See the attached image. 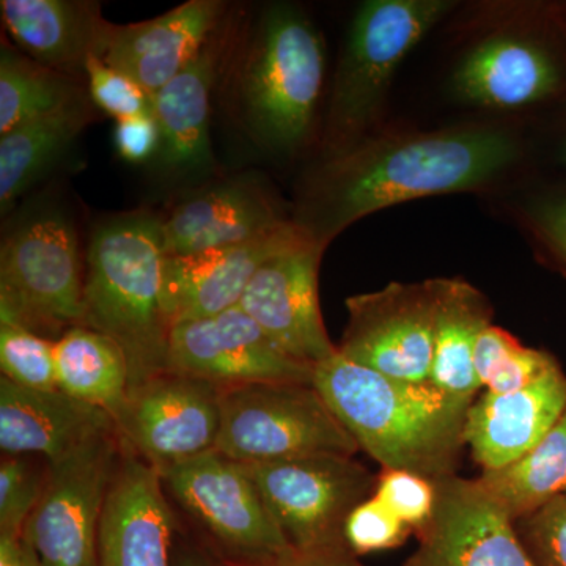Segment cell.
<instances>
[{
	"instance_id": "37",
	"label": "cell",
	"mask_w": 566,
	"mask_h": 566,
	"mask_svg": "<svg viewBox=\"0 0 566 566\" xmlns=\"http://www.w3.org/2000/svg\"><path fill=\"white\" fill-rule=\"evenodd\" d=\"M516 528L536 566H566V494L516 521Z\"/></svg>"
},
{
	"instance_id": "13",
	"label": "cell",
	"mask_w": 566,
	"mask_h": 566,
	"mask_svg": "<svg viewBox=\"0 0 566 566\" xmlns=\"http://www.w3.org/2000/svg\"><path fill=\"white\" fill-rule=\"evenodd\" d=\"M167 371L202 379L222 390L314 379V368L281 352L240 305L207 318L174 324Z\"/></svg>"
},
{
	"instance_id": "26",
	"label": "cell",
	"mask_w": 566,
	"mask_h": 566,
	"mask_svg": "<svg viewBox=\"0 0 566 566\" xmlns=\"http://www.w3.org/2000/svg\"><path fill=\"white\" fill-rule=\"evenodd\" d=\"M92 102L22 123L0 136V207L6 214L95 120Z\"/></svg>"
},
{
	"instance_id": "43",
	"label": "cell",
	"mask_w": 566,
	"mask_h": 566,
	"mask_svg": "<svg viewBox=\"0 0 566 566\" xmlns=\"http://www.w3.org/2000/svg\"><path fill=\"white\" fill-rule=\"evenodd\" d=\"M28 566H40L36 560L35 554L32 553L31 547L28 546Z\"/></svg>"
},
{
	"instance_id": "39",
	"label": "cell",
	"mask_w": 566,
	"mask_h": 566,
	"mask_svg": "<svg viewBox=\"0 0 566 566\" xmlns=\"http://www.w3.org/2000/svg\"><path fill=\"white\" fill-rule=\"evenodd\" d=\"M263 566H365L348 547L329 549L292 551L277 560Z\"/></svg>"
},
{
	"instance_id": "18",
	"label": "cell",
	"mask_w": 566,
	"mask_h": 566,
	"mask_svg": "<svg viewBox=\"0 0 566 566\" xmlns=\"http://www.w3.org/2000/svg\"><path fill=\"white\" fill-rule=\"evenodd\" d=\"M243 22L241 14L230 10L199 54L153 95L163 134L158 158L170 172H207L214 166L210 139L212 98L221 88Z\"/></svg>"
},
{
	"instance_id": "32",
	"label": "cell",
	"mask_w": 566,
	"mask_h": 566,
	"mask_svg": "<svg viewBox=\"0 0 566 566\" xmlns=\"http://www.w3.org/2000/svg\"><path fill=\"white\" fill-rule=\"evenodd\" d=\"M523 223L539 260L566 277V181L536 192L523 208Z\"/></svg>"
},
{
	"instance_id": "20",
	"label": "cell",
	"mask_w": 566,
	"mask_h": 566,
	"mask_svg": "<svg viewBox=\"0 0 566 566\" xmlns=\"http://www.w3.org/2000/svg\"><path fill=\"white\" fill-rule=\"evenodd\" d=\"M290 221L259 178L238 175L182 197L161 216L166 256L193 255L255 240Z\"/></svg>"
},
{
	"instance_id": "23",
	"label": "cell",
	"mask_w": 566,
	"mask_h": 566,
	"mask_svg": "<svg viewBox=\"0 0 566 566\" xmlns=\"http://www.w3.org/2000/svg\"><path fill=\"white\" fill-rule=\"evenodd\" d=\"M230 10L221 0H189L153 20L117 25L103 61L155 95L199 54Z\"/></svg>"
},
{
	"instance_id": "9",
	"label": "cell",
	"mask_w": 566,
	"mask_h": 566,
	"mask_svg": "<svg viewBox=\"0 0 566 566\" xmlns=\"http://www.w3.org/2000/svg\"><path fill=\"white\" fill-rule=\"evenodd\" d=\"M120 457L114 430L48 463L43 493L22 532L40 566H99V524Z\"/></svg>"
},
{
	"instance_id": "15",
	"label": "cell",
	"mask_w": 566,
	"mask_h": 566,
	"mask_svg": "<svg viewBox=\"0 0 566 566\" xmlns=\"http://www.w3.org/2000/svg\"><path fill=\"white\" fill-rule=\"evenodd\" d=\"M323 253L315 241L279 253L256 271L238 304L281 352L312 368L337 353L319 307Z\"/></svg>"
},
{
	"instance_id": "33",
	"label": "cell",
	"mask_w": 566,
	"mask_h": 566,
	"mask_svg": "<svg viewBox=\"0 0 566 566\" xmlns=\"http://www.w3.org/2000/svg\"><path fill=\"white\" fill-rule=\"evenodd\" d=\"M48 463L6 457L0 464V534L22 536L46 482Z\"/></svg>"
},
{
	"instance_id": "2",
	"label": "cell",
	"mask_w": 566,
	"mask_h": 566,
	"mask_svg": "<svg viewBox=\"0 0 566 566\" xmlns=\"http://www.w3.org/2000/svg\"><path fill=\"white\" fill-rule=\"evenodd\" d=\"M312 382L359 449L382 469L433 482L457 475L474 401L450 397L430 381L378 374L338 352L316 365Z\"/></svg>"
},
{
	"instance_id": "41",
	"label": "cell",
	"mask_w": 566,
	"mask_h": 566,
	"mask_svg": "<svg viewBox=\"0 0 566 566\" xmlns=\"http://www.w3.org/2000/svg\"><path fill=\"white\" fill-rule=\"evenodd\" d=\"M0 566H28V545L22 536L0 534Z\"/></svg>"
},
{
	"instance_id": "31",
	"label": "cell",
	"mask_w": 566,
	"mask_h": 566,
	"mask_svg": "<svg viewBox=\"0 0 566 566\" xmlns=\"http://www.w3.org/2000/svg\"><path fill=\"white\" fill-rule=\"evenodd\" d=\"M55 342L14 324L0 323V368L3 378L33 390H55Z\"/></svg>"
},
{
	"instance_id": "44",
	"label": "cell",
	"mask_w": 566,
	"mask_h": 566,
	"mask_svg": "<svg viewBox=\"0 0 566 566\" xmlns=\"http://www.w3.org/2000/svg\"><path fill=\"white\" fill-rule=\"evenodd\" d=\"M565 494H566V491H565Z\"/></svg>"
},
{
	"instance_id": "8",
	"label": "cell",
	"mask_w": 566,
	"mask_h": 566,
	"mask_svg": "<svg viewBox=\"0 0 566 566\" xmlns=\"http://www.w3.org/2000/svg\"><path fill=\"white\" fill-rule=\"evenodd\" d=\"M159 475L223 566H263L292 553L244 464L212 450Z\"/></svg>"
},
{
	"instance_id": "14",
	"label": "cell",
	"mask_w": 566,
	"mask_h": 566,
	"mask_svg": "<svg viewBox=\"0 0 566 566\" xmlns=\"http://www.w3.org/2000/svg\"><path fill=\"white\" fill-rule=\"evenodd\" d=\"M434 486L433 516L401 566H536L516 521L479 479L450 475Z\"/></svg>"
},
{
	"instance_id": "7",
	"label": "cell",
	"mask_w": 566,
	"mask_h": 566,
	"mask_svg": "<svg viewBox=\"0 0 566 566\" xmlns=\"http://www.w3.org/2000/svg\"><path fill=\"white\" fill-rule=\"evenodd\" d=\"M216 450L241 464H266L360 449L314 382H256L223 390Z\"/></svg>"
},
{
	"instance_id": "3",
	"label": "cell",
	"mask_w": 566,
	"mask_h": 566,
	"mask_svg": "<svg viewBox=\"0 0 566 566\" xmlns=\"http://www.w3.org/2000/svg\"><path fill=\"white\" fill-rule=\"evenodd\" d=\"M324 73L326 52L314 22L296 7L273 3L243 22L223 73V98L256 147L292 155L314 133Z\"/></svg>"
},
{
	"instance_id": "19",
	"label": "cell",
	"mask_w": 566,
	"mask_h": 566,
	"mask_svg": "<svg viewBox=\"0 0 566 566\" xmlns=\"http://www.w3.org/2000/svg\"><path fill=\"white\" fill-rule=\"evenodd\" d=\"M177 534L161 475L122 444L99 524V566H172Z\"/></svg>"
},
{
	"instance_id": "40",
	"label": "cell",
	"mask_w": 566,
	"mask_h": 566,
	"mask_svg": "<svg viewBox=\"0 0 566 566\" xmlns=\"http://www.w3.org/2000/svg\"><path fill=\"white\" fill-rule=\"evenodd\" d=\"M172 566H223L202 543H193L177 534Z\"/></svg>"
},
{
	"instance_id": "36",
	"label": "cell",
	"mask_w": 566,
	"mask_h": 566,
	"mask_svg": "<svg viewBox=\"0 0 566 566\" xmlns=\"http://www.w3.org/2000/svg\"><path fill=\"white\" fill-rule=\"evenodd\" d=\"M409 528L379 499L371 495L353 510L345 523V545L354 556L400 546Z\"/></svg>"
},
{
	"instance_id": "11",
	"label": "cell",
	"mask_w": 566,
	"mask_h": 566,
	"mask_svg": "<svg viewBox=\"0 0 566 566\" xmlns=\"http://www.w3.org/2000/svg\"><path fill=\"white\" fill-rule=\"evenodd\" d=\"M438 297L439 279L392 282L348 297V324L337 352L390 378L430 381Z\"/></svg>"
},
{
	"instance_id": "24",
	"label": "cell",
	"mask_w": 566,
	"mask_h": 566,
	"mask_svg": "<svg viewBox=\"0 0 566 566\" xmlns=\"http://www.w3.org/2000/svg\"><path fill=\"white\" fill-rule=\"evenodd\" d=\"M114 430L103 409L61 389H25L0 376V449L7 457H40L52 463Z\"/></svg>"
},
{
	"instance_id": "28",
	"label": "cell",
	"mask_w": 566,
	"mask_h": 566,
	"mask_svg": "<svg viewBox=\"0 0 566 566\" xmlns=\"http://www.w3.org/2000/svg\"><path fill=\"white\" fill-rule=\"evenodd\" d=\"M92 102L87 81L48 69L2 43L0 50V136L54 112Z\"/></svg>"
},
{
	"instance_id": "27",
	"label": "cell",
	"mask_w": 566,
	"mask_h": 566,
	"mask_svg": "<svg viewBox=\"0 0 566 566\" xmlns=\"http://www.w3.org/2000/svg\"><path fill=\"white\" fill-rule=\"evenodd\" d=\"M54 354L59 389L117 422L132 387L120 346L98 331L76 326L55 342Z\"/></svg>"
},
{
	"instance_id": "17",
	"label": "cell",
	"mask_w": 566,
	"mask_h": 566,
	"mask_svg": "<svg viewBox=\"0 0 566 566\" xmlns=\"http://www.w3.org/2000/svg\"><path fill=\"white\" fill-rule=\"evenodd\" d=\"M312 240L293 219L277 229L229 248L166 256L161 303L170 327L237 307L253 275L268 260Z\"/></svg>"
},
{
	"instance_id": "5",
	"label": "cell",
	"mask_w": 566,
	"mask_h": 566,
	"mask_svg": "<svg viewBox=\"0 0 566 566\" xmlns=\"http://www.w3.org/2000/svg\"><path fill=\"white\" fill-rule=\"evenodd\" d=\"M453 6L447 0H370L360 6L334 77L324 159L344 155L368 139L395 71Z\"/></svg>"
},
{
	"instance_id": "35",
	"label": "cell",
	"mask_w": 566,
	"mask_h": 566,
	"mask_svg": "<svg viewBox=\"0 0 566 566\" xmlns=\"http://www.w3.org/2000/svg\"><path fill=\"white\" fill-rule=\"evenodd\" d=\"M85 71L88 95L96 109L111 115L117 122L136 115L155 114L153 95L102 59L88 61Z\"/></svg>"
},
{
	"instance_id": "30",
	"label": "cell",
	"mask_w": 566,
	"mask_h": 566,
	"mask_svg": "<svg viewBox=\"0 0 566 566\" xmlns=\"http://www.w3.org/2000/svg\"><path fill=\"white\" fill-rule=\"evenodd\" d=\"M557 365L553 354L521 344L515 335L494 324L480 335L474 354L476 378L490 394L515 392Z\"/></svg>"
},
{
	"instance_id": "4",
	"label": "cell",
	"mask_w": 566,
	"mask_h": 566,
	"mask_svg": "<svg viewBox=\"0 0 566 566\" xmlns=\"http://www.w3.org/2000/svg\"><path fill=\"white\" fill-rule=\"evenodd\" d=\"M161 216L136 210L96 223L85 255L82 326L125 353L129 394L167 374L170 327L164 315Z\"/></svg>"
},
{
	"instance_id": "6",
	"label": "cell",
	"mask_w": 566,
	"mask_h": 566,
	"mask_svg": "<svg viewBox=\"0 0 566 566\" xmlns=\"http://www.w3.org/2000/svg\"><path fill=\"white\" fill-rule=\"evenodd\" d=\"M84 277L69 216L57 208L25 216L0 249V323L57 342L82 326Z\"/></svg>"
},
{
	"instance_id": "16",
	"label": "cell",
	"mask_w": 566,
	"mask_h": 566,
	"mask_svg": "<svg viewBox=\"0 0 566 566\" xmlns=\"http://www.w3.org/2000/svg\"><path fill=\"white\" fill-rule=\"evenodd\" d=\"M460 98L490 109L566 102V18L538 36H493L474 48L453 76Z\"/></svg>"
},
{
	"instance_id": "12",
	"label": "cell",
	"mask_w": 566,
	"mask_h": 566,
	"mask_svg": "<svg viewBox=\"0 0 566 566\" xmlns=\"http://www.w3.org/2000/svg\"><path fill=\"white\" fill-rule=\"evenodd\" d=\"M223 390L177 374L156 376L129 394L115 427L122 444L156 471L218 449Z\"/></svg>"
},
{
	"instance_id": "42",
	"label": "cell",
	"mask_w": 566,
	"mask_h": 566,
	"mask_svg": "<svg viewBox=\"0 0 566 566\" xmlns=\"http://www.w3.org/2000/svg\"><path fill=\"white\" fill-rule=\"evenodd\" d=\"M557 161L566 169V129L564 134H562L560 140H558Z\"/></svg>"
},
{
	"instance_id": "1",
	"label": "cell",
	"mask_w": 566,
	"mask_h": 566,
	"mask_svg": "<svg viewBox=\"0 0 566 566\" xmlns=\"http://www.w3.org/2000/svg\"><path fill=\"white\" fill-rule=\"evenodd\" d=\"M512 134L490 126L368 137L304 182L293 221L326 249L365 216L424 197L475 191L520 159Z\"/></svg>"
},
{
	"instance_id": "34",
	"label": "cell",
	"mask_w": 566,
	"mask_h": 566,
	"mask_svg": "<svg viewBox=\"0 0 566 566\" xmlns=\"http://www.w3.org/2000/svg\"><path fill=\"white\" fill-rule=\"evenodd\" d=\"M374 495L417 535L423 532L433 516L434 482L415 472L382 469Z\"/></svg>"
},
{
	"instance_id": "10",
	"label": "cell",
	"mask_w": 566,
	"mask_h": 566,
	"mask_svg": "<svg viewBox=\"0 0 566 566\" xmlns=\"http://www.w3.org/2000/svg\"><path fill=\"white\" fill-rule=\"evenodd\" d=\"M244 465L294 551L346 547V520L375 494L378 482V476L353 457H305Z\"/></svg>"
},
{
	"instance_id": "29",
	"label": "cell",
	"mask_w": 566,
	"mask_h": 566,
	"mask_svg": "<svg viewBox=\"0 0 566 566\" xmlns=\"http://www.w3.org/2000/svg\"><path fill=\"white\" fill-rule=\"evenodd\" d=\"M479 480L515 521L565 494L566 412L526 455L505 468L483 471Z\"/></svg>"
},
{
	"instance_id": "38",
	"label": "cell",
	"mask_w": 566,
	"mask_h": 566,
	"mask_svg": "<svg viewBox=\"0 0 566 566\" xmlns=\"http://www.w3.org/2000/svg\"><path fill=\"white\" fill-rule=\"evenodd\" d=\"M114 144L125 161L139 164L158 156L163 134L155 114L123 118L115 125Z\"/></svg>"
},
{
	"instance_id": "21",
	"label": "cell",
	"mask_w": 566,
	"mask_h": 566,
	"mask_svg": "<svg viewBox=\"0 0 566 566\" xmlns=\"http://www.w3.org/2000/svg\"><path fill=\"white\" fill-rule=\"evenodd\" d=\"M566 412V374L560 364L510 394L486 392L469 408L464 442L483 471L515 463L534 449Z\"/></svg>"
},
{
	"instance_id": "22",
	"label": "cell",
	"mask_w": 566,
	"mask_h": 566,
	"mask_svg": "<svg viewBox=\"0 0 566 566\" xmlns=\"http://www.w3.org/2000/svg\"><path fill=\"white\" fill-rule=\"evenodd\" d=\"M0 11L18 50L77 80L87 81L88 61H103L117 31L93 0H2Z\"/></svg>"
},
{
	"instance_id": "25",
	"label": "cell",
	"mask_w": 566,
	"mask_h": 566,
	"mask_svg": "<svg viewBox=\"0 0 566 566\" xmlns=\"http://www.w3.org/2000/svg\"><path fill=\"white\" fill-rule=\"evenodd\" d=\"M493 322V305L463 279H439L430 382L458 400L474 401L480 385L474 354Z\"/></svg>"
}]
</instances>
